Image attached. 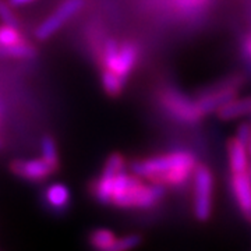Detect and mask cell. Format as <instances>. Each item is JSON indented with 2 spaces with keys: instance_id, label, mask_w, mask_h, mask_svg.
<instances>
[{
  "instance_id": "1",
  "label": "cell",
  "mask_w": 251,
  "mask_h": 251,
  "mask_svg": "<svg viewBox=\"0 0 251 251\" xmlns=\"http://www.w3.org/2000/svg\"><path fill=\"white\" fill-rule=\"evenodd\" d=\"M197 168L194 155L188 151H175L143 161L134 162L131 171L140 177L150 179L152 183L180 187L187 183Z\"/></svg>"
},
{
  "instance_id": "2",
  "label": "cell",
  "mask_w": 251,
  "mask_h": 251,
  "mask_svg": "<svg viewBox=\"0 0 251 251\" xmlns=\"http://www.w3.org/2000/svg\"><path fill=\"white\" fill-rule=\"evenodd\" d=\"M165 197V186L159 183L145 184L140 176L122 171L113 183L112 204L119 208L147 209L155 206Z\"/></svg>"
},
{
  "instance_id": "3",
  "label": "cell",
  "mask_w": 251,
  "mask_h": 251,
  "mask_svg": "<svg viewBox=\"0 0 251 251\" xmlns=\"http://www.w3.org/2000/svg\"><path fill=\"white\" fill-rule=\"evenodd\" d=\"M161 103L169 116L181 123H196L204 116L197 99H190L175 88H166L162 92Z\"/></svg>"
},
{
  "instance_id": "4",
  "label": "cell",
  "mask_w": 251,
  "mask_h": 251,
  "mask_svg": "<svg viewBox=\"0 0 251 251\" xmlns=\"http://www.w3.org/2000/svg\"><path fill=\"white\" fill-rule=\"evenodd\" d=\"M138 57V50L133 44L126 42L119 45L115 41H108L102 50V62L105 70H110L119 77L126 80V77L134 69Z\"/></svg>"
},
{
  "instance_id": "5",
  "label": "cell",
  "mask_w": 251,
  "mask_h": 251,
  "mask_svg": "<svg viewBox=\"0 0 251 251\" xmlns=\"http://www.w3.org/2000/svg\"><path fill=\"white\" fill-rule=\"evenodd\" d=\"M194 183V215L200 222L209 219L212 212L214 177L206 166H197L193 175Z\"/></svg>"
},
{
  "instance_id": "6",
  "label": "cell",
  "mask_w": 251,
  "mask_h": 251,
  "mask_svg": "<svg viewBox=\"0 0 251 251\" xmlns=\"http://www.w3.org/2000/svg\"><path fill=\"white\" fill-rule=\"evenodd\" d=\"M122 171H125V159L122 155L115 153L109 156L108 162L102 171V175L92 186V193L95 198L102 204H112L113 194V183L116 176Z\"/></svg>"
},
{
  "instance_id": "7",
  "label": "cell",
  "mask_w": 251,
  "mask_h": 251,
  "mask_svg": "<svg viewBox=\"0 0 251 251\" xmlns=\"http://www.w3.org/2000/svg\"><path fill=\"white\" fill-rule=\"evenodd\" d=\"M242 84V80L237 77H232L227 80L212 87L208 91H205L200 98L197 99L198 105L201 106L204 115L212 112V110H218L222 105H225L226 102L232 100L234 98V94L237 92L239 87Z\"/></svg>"
},
{
  "instance_id": "8",
  "label": "cell",
  "mask_w": 251,
  "mask_h": 251,
  "mask_svg": "<svg viewBox=\"0 0 251 251\" xmlns=\"http://www.w3.org/2000/svg\"><path fill=\"white\" fill-rule=\"evenodd\" d=\"M81 7H82V0H64L56 11H53L42 24H39V27L35 31V36L39 41L48 39L56 31H59L63 24L67 23Z\"/></svg>"
},
{
  "instance_id": "9",
  "label": "cell",
  "mask_w": 251,
  "mask_h": 251,
  "mask_svg": "<svg viewBox=\"0 0 251 251\" xmlns=\"http://www.w3.org/2000/svg\"><path fill=\"white\" fill-rule=\"evenodd\" d=\"M230 187L233 193L236 204L243 216L251 222V176L246 173H232Z\"/></svg>"
},
{
  "instance_id": "10",
  "label": "cell",
  "mask_w": 251,
  "mask_h": 251,
  "mask_svg": "<svg viewBox=\"0 0 251 251\" xmlns=\"http://www.w3.org/2000/svg\"><path fill=\"white\" fill-rule=\"evenodd\" d=\"M10 168L16 176L31 180V181L45 180L54 172L53 168L44 158L29 159V161H14Z\"/></svg>"
},
{
  "instance_id": "11",
  "label": "cell",
  "mask_w": 251,
  "mask_h": 251,
  "mask_svg": "<svg viewBox=\"0 0 251 251\" xmlns=\"http://www.w3.org/2000/svg\"><path fill=\"white\" fill-rule=\"evenodd\" d=\"M229 166L232 173H246L250 169L249 162V145L242 143L237 137H234L229 143Z\"/></svg>"
},
{
  "instance_id": "12",
  "label": "cell",
  "mask_w": 251,
  "mask_h": 251,
  "mask_svg": "<svg viewBox=\"0 0 251 251\" xmlns=\"http://www.w3.org/2000/svg\"><path fill=\"white\" fill-rule=\"evenodd\" d=\"M70 190L62 183H54L46 188L44 200L48 208L54 212H63L70 205Z\"/></svg>"
},
{
  "instance_id": "13",
  "label": "cell",
  "mask_w": 251,
  "mask_h": 251,
  "mask_svg": "<svg viewBox=\"0 0 251 251\" xmlns=\"http://www.w3.org/2000/svg\"><path fill=\"white\" fill-rule=\"evenodd\" d=\"M222 120H233L251 113V98L232 99L216 110Z\"/></svg>"
},
{
  "instance_id": "14",
  "label": "cell",
  "mask_w": 251,
  "mask_h": 251,
  "mask_svg": "<svg viewBox=\"0 0 251 251\" xmlns=\"http://www.w3.org/2000/svg\"><path fill=\"white\" fill-rule=\"evenodd\" d=\"M117 237L108 229H98L90 234V244L97 251H106Z\"/></svg>"
},
{
  "instance_id": "15",
  "label": "cell",
  "mask_w": 251,
  "mask_h": 251,
  "mask_svg": "<svg viewBox=\"0 0 251 251\" xmlns=\"http://www.w3.org/2000/svg\"><path fill=\"white\" fill-rule=\"evenodd\" d=\"M0 56L14 59H31L35 56V49L24 42H18L14 45L0 46Z\"/></svg>"
},
{
  "instance_id": "16",
  "label": "cell",
  "mask_w": 251,
  "mask_h": 251,
  "mask_svg": "<svg viewBox=\"0 0 251 251\" xmlns=\"http://www.w3.org/2000/svg\"><path fill=\"white\" fill-rule=\"evenodd\" d=\"M102 85L109 95H117L125 85V80L113 72L105 70L102 74Z\"/></svg>"
},
{
  "instance_id": "17",
  "label": "cell",
  "mask_w": 251,
  "mask_h": 251,
  "mask_svg": "<svg viewBox=\"0 0 251 251\" xmlns=\"http://www.w3.org/2000/svg\"><path fill=\"white\" fill-rule=\"evenodd\" d=\"M41 151H42V158L45 159L54 171L57 169L59 165V158H57V150H56V144L50 137H45L41 144Z\"/></svg>"
},
{
  "instance_id": "18",
  "label": "cell",
  "mask_w": 251,
  "mask_h": 251,
  "mask_svg": "<svg viewBox=\"0 0 251 251\" xmlns=\"http://www.w3.org/2000/svg\"><path fill=\"white\" fill-rule=\"evenodd\" d=\"M141 243V236L138 234H127L125 237L116 239L115 243L106 251H130L134 250Z\"/></svg>"
},
{
  "instance_id": "19",
  "label": "cell",
  "mask_w": 251,
  "mask_h": 251,
  "mask_svg": "<svg viewBox=\"0 0 251 251\" xmlns=\"http://www.w3.org/2000/svg\"><path fill=\"white\" fill-rule=\"evenodd\" d=\"M21 42V35L17 31V27L3 25L0 28V46L14 45Z\"/></svg>"
},
{
  "instance_id": "20",
  "label": "cell",
  "mask_w": 251,
  "mask_h": 251,
  "mask_svg": "<svg viewBox=\"0 0 251 251\" xmlns=\"http://www.w3.org/2000/svg\"><path fill=\"white\" fill-rule=\"evenodd\" d=\"M0 20L3 21L4 25H10V27H17L18 25L17 18L10 7L9 1L0 0Z\"/></svg>"
},
{
  "instance_id": "21",
  "label": "cell",
  "mask_w": 251,
  "mask_h": 251,
  "mask_svg": "<svg viewBox=\"0 0 251 251\" xmlns=\"http://www.w3.org/2000/svg\"><path fill=\"white\" fill-rule=\"evenodd\" d=\"M236 137L244 143L246 145H249L250 144V138H251V128L250 125H242L239 127V130H237V134Z\"/></svg>"
},
{
  "instance_id": "22",
  "label": "cell",
  "mask_w": 251,
  "mask_h": 251,
  "mask_svg": "<svg viewBox=\"0 0 251 251\" xmlns=\"http://www.w3.org/2000/svg\"><path fill=\"white\" fill-rule=\"evenodd\" d=\"M10 3V6H24L27 3H31L34 0H7Z\"/></svg>"
},
{
  "instance_id": "23",
  "label": "cell",
  "mask_w": 251,
  "mask_h": 251,
  "mask_svg": "<svg viewBox=\"0 0 251 251\" xmlns=\"http://www.w3.org/2000/svg\"><path fill=\"white\" fill-rule=\"evenodd\" d=\"M244 49H246V53L249 54L251 57V35L246 39V44H244Z\"/></svg>"
},
{
  "instance_id": "24",
  "label": "cell",
  "mask_w": 251,
  "mask_h": 251,
  "mask_svg": "<svg viewBox=\"0 0 251 251\" xmlns=\"http://www.w3.org/2000/svg\"><path fill=\"white\" fill-rule=\"evenodd\" d=\"M249 173H250V176H251V166H250V169H249Z\"/></svg>"
}]
</instances>
